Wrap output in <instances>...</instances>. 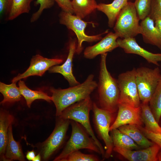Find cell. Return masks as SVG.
<instances>
[{
  "label": "cell",
  "mask_w": 161,
  "mask_h": 161,
  "mask_svg": "<svg viewBox=\"0 0 161 161\" xmlns=\"http://www.w3.org/2000/svg\"><path fill=\"white\" fill-rule=\"evenodd\" d=\"M94 75H89L81 83L64 89L50 88L52 100L56 109V116L58 117L66 108L89 97L97 87L98 84L94 80Z\"/></svg>",
  "instance_id": "6da1fadb"
},
{
  "label": "cell",
  "mask_w": 161,
  "mask_h": 161,
  "mask_svg": "<svg viewBox=\"0 0 161 161\" xmlns=\"http://www.w3.org/2000/svg\"><path fill=\"white\" fill-rule=\"evenodd\" d=\"M97 85L100 108L114 114L118 109L120 92L117 80L113 77L106 65L107 53L101 55Z\"/></svg>",
  "instance_id": "7a4b0ae2"
},
{
  "label": "cell",
  "mask_w": 161,
  "mask_h": 161,
  "mask_svg": "<svg viewBox=\"0 0 161 161\" xmlns=\"http://www.w3.org/2000/svg\"><path fill=\"white\" fill-rule=\"evenodd\" d=\"M93 103L90 97L77 102L68 107L59 117L74 120L80 124L93 139L104 157L105 152L101 144L95 136L90 123L89 113L92 110Z\"/></svg>",
  "instance_id": "3957f363"
},
{
  "label": "cell",
  "mask_w": 161,
  "mask_h": 161,
  "mask_svg": "<svg viewBox=\"0 0 161 161\" xmlns=\"http://www.w3.org/2000/svg\"><path fill=\"white\" fill-rule=\"evenodd\" d=\"M72 128L71 136L61 153L54 161H62L71 153L81 149H86L101 154L93 139L79 123L70 120Z\"/></svg>",
  "instance_id": "277c9868"
},
{
  "label": "cell",
  "mask_w": 161,
  "mask_h": 161,
  "mask_svg": "<svg viewBox=\"0 0 161 161\" xmlns=\"http://www.w3.org/2000/svg\"><path fill=\"white\" fill-rule=\"evenodd\" d=\"M140 20L134 3L128 1L117 18L114 27L115 33L121 38H134L141 34Z\"/></svg>",
  "instance_id": "5b68a950"
},
{
  "label": "cell",
  "mask_w": 161,
  "mask_h": 161,
  "mask_svg": "<svg viewBox=\"0 0 161 161\" xmlns=\"http://www.w3.org/2000/svg\"><path fill=\"white\" fill-rule=\"evenodd\" d=\"M161 78L159 68L142 67L136 69V81L140 101L149 103Z\"/></svg>",
  "instance_id": "8992f818"
},
{
  "label": "cell",
  "mask_w": 161,
  "mask_h": 161,
  "mask_svg": "<svg viewBox=\"0 0 161 161\" xmlns=\"http://www.w3.org/2000/svg\"><path fill=\"white\" fill-rule=\"evenodd\" d=\"M117 81L120 92L119 104L135 108L140 107L136 81V69L134 68L120 74Z\"/></svg>",
  "instance_id": "52a82bcc"
},
{
  "label": "cell",
  "mask_w": 161,
  "mask_h": 161,
  "mask_svg": "<svg viewBox=\"0 0 161 161\" xmlns=\"http://www.w3.org/2000/svg\"><path fill=\"white\" fill-rule=\"evenodd\" d=\"M72 14L62 11L59 14V21L61 24L66 26L75 33L78 40L76 52L79 54L82 51V44L83 41L92 42L99 41L102 38L103 34L108 32V30L95 35H88L85 34V30L88 22Z\"/></svg>",
  "instance_id": "ba28073f"
},
{
  "label": "cell",
  "mask_w": 161,
  "mask_h": 161,
  "mask_svg": "<svg viewBox=\"0 0 161 161\" xmlns=\"http://www.w3.org/2000/svg\"><path fill=\"white\" fill-rule=\"evenodd\" d=\"M92 110L95 127L98 134L105 144L104 157L108 158L110 156L114 147L112 138L109 134L114 114L99 108L95 103H93Z\"/></svg>",
  "instance_id": "9c48e42d"
},
{
  "label": "cell",
  "mask_w": 161,
  "mask_h": 161,
  "mask_svg": "<svg viewBox=\"0 0 161 161\" xmlns=\"http://www.w3.org/2000/svg\"><path fill=\"white\" fill-rule=\"evenodd\" d=\"M70 123V120L58 117L54 129L42 144L41 152L44 160L49 159L62 145Z\"/></svg>",
  "instance_id": "30bf717a"
},
{
  "label": "cell",
  "mask_w": 161,
  "mask_h": 161,
  "mask_svg": "<svg viewBox=\"0 0 161 161\" xmlns=\"http://www.w3.org/2000/svg\"><path fill=\"white\" fill-rule=\"evenodd\" d=\"M60 58L49 59L37 54L32 56L29 67L24 73L19 74L12 80V82L16 83L21 79L31 76H42L51 67L62 63Z\"/></svg>",
  "instance_id": "8fae6325"
},
{
  "label": "cell",
  "mask_w": 161,
  "mask_h": 161,
  "mask_svg": "<svg viewBox=\"0 0 161 161\" xmlns=\"http://www.w3.org/2000/svg\"><path fill=\"white\" fill-rule=\"evenodd\" d=\"M161 149L156 144L148 148L132 150L114 147L113 150L130 161H161Z\"/></svg>",
  "instance_id": "7c38bea8"
},
{
  "label": "cell",
  "mask_w": 161,
  "mask_h": 161,
  "mask_svg": "<svg viewBox=\"0 0 161 161\" xmlns=\"http://www.w3.org/2000/svg\"><path fill=\"white\" fill-rule=\"evenodd\" d=\"M118 111L116 118L110 127V131L125 125L135 124L141 126L143 125L141 106L135 108L119 104Z\"/></svg>",
  "instance_id": "4fadbf2b"
},
{
  "label": "cell",
  "mask_w": 161,
  "mask_h": 161,
  "mask_svg": "<svg viewBox=\"0 0 161 161\" xmlns=\"http://www.w3.org/2000/svg\"><path fill=\"white\" fill-rule=\"evenodd\" d=\"M119 47L122 48L127 53L134 54L143 57L149 63L159 66L161 61V53H154L149 52L137 43L134 38L118 39Z\"/></svg>",
  "instance_id": "5bb4252c"
},
{
  "label": "cell",
  "mask_w": 161,
  "mask_h": 161,
  "mask_svg": "<svg viewBox=\"0 0 161 161\" xmlns=\"http://www.w3.org/2000/svg\"><path fill=\"white\" fill-rule=\"evenodd\" d=\"M118 37L115 33H109L96 44L86 47L83 53L84 57L92 59L99 55L111 52L119 47L117 41Z\"/></svg>",
  "instance_id": "9a60e30c"
},
{
  "label": "cell",
  "mask_w": 161,
  "mask_h": 161,
  "mask_svg": "<svg viewBox=\"0 0 161 161\" xmlns=\"http://www.w3.org/2000/svg\"><path fill=\"white\" fill-rule=\"evenodd\" d=\"M77 45L75 41H72L69 45V53L67 58L61 65H55L48 70L51 73H58L61 74L68 81L71 86H76L80 83L76 80L72 70V62L74 55L76 52Z\"/></svg>",
  "instance_id": "2e32d148"
},
{
  "label": "cell",
  "mask_w": 161,
  "mask_h": 161,
  "mask_svg": "<svg viewBox=\"0 0 161 161\" xmlns=\"http://www.w3.org/2000/svg\"><path fill=\"white\" fill-rule=\"evenodd\" d=\"M141 34L145 42L157 46L161 50V34L155 26V21L149 16L140 24Z\"/></svg>",
  "instance_id": "e0dca14e"
},
{
  "label": "cell",
  "mask_w": 161,
  "mask_h": 161,
  "mask_svg": "<svg viewBox=\"0 0 161 161\" xmlns=\"http://www.w3.org/2000/svg\"><path fill=\"white\" fill-rule=\"evenodd\" d=\"M128 2V0H114L109 4L100 3L98 4L97 9L106 15L108 19L109 26L112 28L114 27L121 10Z\"/></svg>",
  "instance_id": "ac0fdd59"
},
{
  "label": "cell",
  "mask_w": 161,
  "mask_h": 161,
  "mask_svg": "<svg viewBox=\"0 0 161 161\" xmlns=\"http://www.w3.org/2000/svg\"><path fill=\"white\" fill-rule=\"evenodd\" d=\"M3 160H25L20 143L16 141L13 137L12 125L9 128L7 142Z\"/></svg>",
  "instance_id": "d6986e66"
},
{
  "label": "cell",
  "mask_w": 161,
  "mask_h": 161,
  "mask_svg": "<svg viewBox=\"0 0 161 161\" xmlns=\"http://www.w3.org/2000/svg\"><path fill=\"white\" fill-rule=\"evenodd\" d=\"M14 120L13 116L5 111L0 113V155L3 160L7 145L9 128Z\"/></svg>",
  "instance_id": "ffe728a7"
},
{
  "label": "cell",
  "mask_w": 161,
  "mask_h": 161,
  "mask_svg": "<svg viewBox=\"0 0 161 161\" xmlns=\"http://www.w3.org/2000/svg\"><path fill=\"white\" fill-rule=\"evenodd\" d=\"M121 132L130 137L142 148H145L154 144L150 141L135 124H127L118 128Z\"/></svg>",
  "instance_id": "44dd1931"
},
{
  "label": "cell",
  "mask_w": 161,
  "mask_h": 161,
  "mask_svg": "<svg viewBox=\"0 0 161 161\" xmlns=\"http://www.w3.org/2000/svg\"><path fill=\"white\" fill-rule=\"evenodd\" d=\"M110 131L114 147L131 150L142 148L130 137L121 132L118 129H114Z\"/></svg>",
  "instance_id": "7402d4cb"
},
{
  "label": "cell",
  "mask_w": 161,
  "mask_h": 161,
  "mask_svg": "<svg viewBox=\"0 0 161 161\" xmlns=\"http://www.w3.org/2000/svg\"><path fill=\"white\" fill-rule=\"evenodd\" d=\"M18 86L20 92L25 99L29 108L30 107L33 102L37 99H42L49 102L52 101L51 97L43 92L41 90H33L29 89L23 81L19 80Z\"/></svg>",
  "instance_id": "603a6c76"
},
{
  "label": "cell",
  "mask_w": 161,
  "mask_h": 161,
  "mask_svg": "<svg viewBox=\"0 0 161 161\" xmlns=\"http://www.w3.org/2000/svg\"><path fill=\"white\" fill-rule=\"evenodd\" d=\"M141 116L142 121L148 131L161 134V127L155 120L150 108L148 103H141Z\"/></svg>",
  "instance_id": "cb8c5ba5"
},
{
  "label": "cell",
  "mask_w": 161,
  "mask_h": 161,
  "mask_svg": "<svg viewBox=\"0 0 161 161\" xmlns=\"http://www.w3.org/2000/svg\"><path fill=\"white\" fill-rule=\"evenodd\" d=\"M72 5L76 16L83 19L97 8L95 0H72Z\"/></svg>",
  "instance_id": "d4e9b609"
},
{
  "label": "cell",
  "mask_w": 161,
  "mask_h": 161,
  "mask_svg": "<svg viewBox=\"0 0 161 161\" xmlns=\"http://www.w3.org/2000/svg\"><path fill=\"white\" fill-rule=\"evenodd\" d=\"M33 0H12L6 14L7 20L11 21L19 15L28 13L30 10V4Z\"/></svg>",
  "instance_id": "484cf974"
},
{
  "label": "cell",
  "mask_w": 161,
  "mask_h": 161,
  "mask_svg": "<svg viewBox=\"0 0 161 161\" xmlns=\"http://www.w3.org/2000/svg\"><path fill=\"white\" fill-rule=\"evenodd\" d=\"M16 83L12 82L11 84L7 85L0 82V92L3 96L1 104L14 102L21 100L22 95Z\"/></svg>",
  "instance_id": "4316f807"
},
{
  "label": "cell",
  "mask_w": 161,
  "mask_h": 161,
  "mask_svg": "<svg viewBox=\"0 0 161 161\" xmlns=\"http://www.w3.org/2000/svg\"><path fill=\"white\" fill-rule=\"evenodd\" d=\"M149 103L151 111L158 123L161 117V78Z\"/></svg>",
  "instance_id": "83f0119b"
},
{
  "label": "cell",
  "mask_w": 161,
  "mask_h": 161,
  "mask_svg": "<svg viewBox=\"0 0 161 161\" xmlns=\"http://www.w3.org/2000/svg\"><path fill=\"white\" fill-rule=\"evenodd\" d=\"M152 0H135L134 3L140 20H143L149 16Z\"/></svg>",
  "instance_id": "f1b7e54d"
},
{
  "label": "cell",
  "mask_w": 161,
  "mask_h": 161,
  "mask_svg": "<svg viewBox=\"0 0 161 161\" xmlns=\"http://www.w3.org/2000/svg\"><path fill=\"white\" fill-rule=\"evenodd\" d=\"M99 159L92 154H83L79 150L74 151L69 154L62 161H97Z\"/></svg>",
  "instance_id": "f546056e"
},
{
  "label": "cell",
  "mask_w": 161,
  "mask_h": 161,
  "mask_svg": "<svg viewBox=\"0 0 161 161\" xmlns=\"http://www.w3.org/2000/svg\"><path fill=\"white\" fill-rule=\"evenodd\" d=\"M55 0H36L35 4L40 5L38 10L32 16L30 21L33 22L36 21L40 17L43 10L46 9L50 8L54 4Z\"/></svg>",
  "instance_id": "4dcf8cb0"
},
{
  "label": "cell",
  "mask_w": 161,
  "mask_h": 161,
  "mask_svg": "<svg viewBox=\"0 0 161 161\" xmlns=\"http://www.w3.org/2000/svg\"><path fill=\"white\" fill-rule=\"evenodd\" d=\"M149 16L154 21L161 19V0H152Z\"/></svg>",
  "instance_id": "1f68e13d"
},
{
  "label": "cell",
  "mask_w": 161,
  "mask_h": 161,
  "mask_svg": "<svg viewBox=\"0 0 161 161\" xmlns=\"http://www.w3.org/2000/svg\"><path fill=\"white\" fill-rule=\"evenodd\" d=\"M136 125L148 139L157 144L161 148V134L151 132L147 130L141 126Z\"/></svg>",
  "instance_id": "d6a6232c"
},
{
  "label": "cell",
  "mask_w": 161,
  "mask_h": 161,
  "mask_svg": "<svg viewBox=\"0 0 161 161\" xmlns=\"http://www.w3.org/2000/svg\"><path fill=\"white\" fill-rule=\"evenodd\" d=\"M63 11L73 14L74 13L72 1L70 0H55Z\"/></svg>",
  "instance_id": "836d02e7"
},
{
  "label": "cell",
  "mask_w": 161,
  "mask_h": 161,
  "mask_svg": "<svg viewBox=\"0 0 161 161\" xmlns=\"http://www.w3.org/2000/svg\"><path fill=\"white\" fill-rule=\"evenodd\" d=\"M12 0H0V13L1 16L6 14Z\"/></svg>",
  "instance_id": "e575fe53"
},
{
  "label": "cell",
  "mask_w": 161,
  "mask_h": 161,
  "mask_svg": "<svg viewBox=\"0 0 161 161\" xmlns=\"http://www.w3.org/2000/svg\"><path fill=\"white\" fill-rule=\"evenodd\" d=\"M35 156V153L33 150L28 151L26 155V157L29 160H32Z\"/></svg>",
  "instance_id": "d590c367"
},
{
  "label": "cell",
  "mask_w": 161,
  "mask_h": 161,
  "mask_svg": "<svg viewBox=\"0 0 161 161\" xmlns=\"http://www.w3.org/2000/svg\"><path fill=\"white\" fill-rule=\"evenodd\" d=\"M155 26L159 29L161 34V19L157 20L155 21Z\"/></svg>",
  "instance_id": "8d00e7d4"
},
{
  "label": "cell",
  "mask_w": 161,
  "mask_h": 161,
  "mask_svg": "<svg viewBox=\"0 0 161 161\" xmlns=\"http://www.w3.org/2000/svg\"><path fill=\"white\" fill-rule=\"evenodd\" d=\"M41 160V156L40 154H38L36 156H35L33 160V161H40Z\"/></svg>",
  "instance_id": "74e56055"
}]
</instances>
